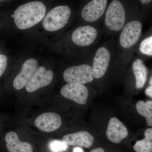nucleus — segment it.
I'll list each match as a JSON object with an SVG mask.
<instances>
[{"mask_svg":"<svg viewBox=\"0 0 152 152\" xmlns=\"http://www.w3.org/2000/svg\"><path fill=\"white\" fill-rule=\"evenodd\" d=\"M46 8L43 3L33 1L20 6L14 12V22L17 28L25 30L37 24L45 18Z\"/></svg>","mask_w":152,"mask_h":152,"instance_id":"nucleus-1","label":"nucleus"},{"mask_svg":"<svg viewBox=\"0 0 152 152\" xmlns=\"http://www.w3.org/2000/svg\"><path fill=\"white\" fill-rule=\"evenodd\" d=\"M124 7L119 0H113L106 11L104 27L109 33L116 34L120 32L126 23Z\"/></svg>","mask_w":152,"mask_h":152,"instance_id":"nucleus-2","label":"nucleus"},{"mask_svg":"<svg viewBox=\"0 0 152 152\" xmlns=\"http://www.w3.org/2000/svg\"><path fill=\"white\" fill-rule=\"evenodd\" d=\"M142 23L138 20H132L126 23L120 32L119 45L124 52H128L139 41L141 35Z\"/></svg>","mask_w":152,"mask_h":152,"instance_id":"nucleus-3","label":"nucleus"},{"mask_svg":"<svg viewBox=\"0 0 152 152\" xmlns=\"http://www.w3.org/2000/svg\"><path fill=\"white\" fill-rule=\"evenodd\" d=\"M71 10L67 6H59L50 10L44 18L43 26L48 31H55L64 28L70 18Z\"/></svg>","mask_w":152,"mask_h":152,"instance_id":"nucleus-4","label":"nucleus"},{"mask_svg":"<svg viewBox=\"0 0 152 152\" xmlns=\"http://www.w3.org/2000/svg\"><path fill=\"white\" fill-rule=\"evenodd\" d=\"M64 80L68 83L85 84L94 80L92 67L88 64L73 66L67 68L63 74Z\"/></svg>","mask_w":152,"mask_h":152,"instance_id":"nucleus-5","label":"nucleus"},{"mask_svg":"<svg viewBox=\"0 0 152 152\" xmlns=\"http://www.w3.org/2000/svg\"><path fill=\"white\" fill-rule=\"evenodd\" d=\"M99 30L93 26L87 25L75 29L71 36V39L75 45L82 47L90 46L97 41Z\"/></svg>","mask_w":152,"mask_h":152,"instance_id":"nucleus-6","label":"nucleus"},{"mask_svg":"<svg viewBox=\"0 0 152 152\" xmlns=\"http://www.w3.org/2000/svg\"><path fill=\"white\" fill-rule=\"evenodd\" d=\"M112 58V51L108 47L102 46L97 50L92 67L94 78H101L105 75Z\"/></svg>","mask_w":152,"mask_h":152,"instance_id":"nucleus-7","label":"nucleus"},{"mask_svg":"<svg viewBox=\"0 0 152 152\" xmlns=\"http://www.w3.org/2000/svg\"><path fill=\"white\" fill-rule=\"evenodd\" d=\"M107 5V0H92L82 10V18L88 23L96 22L103 15Z\"/></svg>","mask_w":152,"mask_h":152,"instance_id":"nucleus-8","label":"nucleus"},{"mask_svg":"<svg viewBox=\"0 0 152 152\" xmlns=\"http://www.w3.org/2000/svg\"><path fill=\"white\" fill-rule=\"evenodd\" d=\"M53 78V73L50 70H46L44 66L38 68L34 75L25 87L26 91L32 93L39 89L48 86Z\"/></svg>","mask_w":152,"mask_h":152,"instance_id":"nucleus-9","label":"nucleus"},{"mask_svg":"<svg viewBox=\"0 0 152 152\" xmlns=\"http://www.w3.org/2000/svg\"><path fill=\"white\" fill-rule=\"evenodd\" d=\"M61 93L63 96L80 104L86 103L88 91L84 85L78 83H68L62 88Z\"/></svg>","mask_w":152,"mask_h":152,"instance_id":"nucleus-10","label":"nucleus"},{"mask_svg":"<svg viewBox=\"0 0 152 152\" xmlns=\"http://www.w3.org/2000/svg\"><path fill=\"white\" fill-rule=\"evenodd\" d=\"M38 68V62L37 60L30 58L26 60L22 65L20 72L14 79V88L20 90L26 87Z\"/></svg>","mask_w":152,"mask_h":152,"instance_id":"nucleus-11","label":"nucleus"},{"mask_svg":"<svg viewBox=\"0 0 152 152\" xmlns=\"http://www.w3.org/2000/svg\"><path fill=\"white\" fill-rule=\"evenodd\" d=\"M36 126L40 130L45 132H51L61 126L62 120L58 114L52 112L41 114L34 121Z\"/></svg>","mask_w":152,"mask_h":152,"instance_id":"nucleus-12","label":"nucleus"},{"mask_svg":"<svg viewBox=\"0 0 152 152\" xmlns=\"http://www.w3.org/2000/svg\"><path fill=\"white\" fill-rule=\"evenodd\" d=\"M106 135L109 140L114 143L118 144L127 137L128 131L119 120L113 118L109 121Z\"/></svg>","mask_w":152,"mask_h":152,"instance_id":"nucleus-13","label":"nucleus"},{"mask_svg":"<svg viewBox=\"0 0 152 152\" xmlns=\"http://www.w3.org/2000/svg\"><path fill=\"white\" fill-rule=\"evenodd\" d=\"M94 137L86 131L77 132L66 135L63 137V141L69 145L78 146L89 148L92 145Z\"/></svg>","mask_w":152,"mask_h":152,"instance_id":"nucleus-14","label":"nucleus"},{"mask_svg":"<svg viewBox=\"0 0 152 152\" xmlns=\"http://www.w3.org/2000/svg\"><path fill=\"white\" fill-rule=\"evenodd\" d=\"M6 146L9 152H33V147L28 142L20 141L17 133L10 131L5 136Z\"/></svg>","mask_w":152,"mask_h":152,"instance_id":"nucleus-15","label":"nucleus"},{"mask_svg":"<svg viewBox=\"0 0 152 152\" xmlns=\"http://www.w3.org/2000/svg\"><path fill=\"white\" fill-rule=\"evenodd\" d=\"M132 68L135 78L136 88L137 89L142 88L147 81L148 69L142 60L137 58L133 62Z\"/></svg>","mask_w":152,"mask_h":152,"instance_id":"nucleus-16","label":"nucleus"},{"mask_svg":"<svg viewBox=\"0 0 152 152\" xmlns=\"http://www.w3.org/2000/svg\"><path fill=\"white\" fill-rule=\"evenodd\" d=\"M145 138L138 141L134 146L136 152H152V128L147 129L144 133Z\"/></svg>","mask_w":152,"mask_h":152,"instance_id":"nucleus-17","label":"nucleus"},{"mask_svg":"<svg viewBox=\"0 0 152 152\" xmlns=\"http://www.w3.org/2000/svg\"><path fill=\"white\" fill-rule=\"evenodd\" d=\"M137 111L141 115L145 118L147 124L152 126V101H139L136 106Z\"/></svg>","mask_w":152,"mask_h":152,"instance_id":"nucleus-18","label":"nucleus"},{"mask_svg":"<svg viewBox=\"0 0 152 152\" xmlns=\"http://www.w3.org/2000/svg\"><path fill=\"white\" fill-rule=\"evenodd\" d=\"M139 50L142 54L152 56V35L142 41L139 47Z\"/></svg>","mask_w":152,"mask_h":152,"instance_id":"nucleus-19","label":"nucleus"},{"mask_svg":"<svg viewBox=\"0 0 152 152\" xmlns=\"http://www.w3.org/2000/svg\"><path fill=\"white\" fill-rule=\"evenodd\" d=\"M49 146L52 152H63L66 151L69 145L63 141L54 140L50 142Z\"/></svg>","mask_w":152,"mask_h":152,"instance_id":"nucleus-20","label":"nucleus"},{"mask_svg":"<svg viewBox=\"0 0 152 152\" xmlns=\"http://www.w3.org/2000/svg\"><path fill=\"white\" fill-rule=\"evenodd\" d=\"M7 65V58L5 55H0V77L4 73Z\"/></svg>","mask_w":152,"mask_h":152,"instance_id":"nucleus-21","label":"nucleus"},{"mask_svg":"<svg viewBox=\"0 0 152 152\" xmlns=\"http://www.w3.org/2000/svg\"><path fill=\"white\" fill-rule=\"evenodd\" d=\"M146 95L148 96L152 99V86H150L148 87L145 91Z\"/></svg>","mask_w":152,"mask_h":152,"instance_id":"nucleus-22","label":"nucleus"},{"mask_svg":"<svg viewBox=\"0 0 152 152\" xmlns=\"http://www.w3.org/2000/svg\"><path fill=\"white\" fill-rule=\"evenodd\" d=\"M73 152H84L82 148L79 147H76L73 149Z\"/></svg>","mask_w":152,"mask_h":152,"instance_id":"nucleus-23","label":"nucleus"},{"mask_svg":"<svg viewBox=\"0 0 152 152\" xmlns=\"http://www.w3.org/2000/svg\"><path fill=\"white\" fill-rule=\"evenodd\" d=\"M143 5L148 4L151 3L152 0H140Z\"/></svg>","mask_w":152,"mask_h":152,"instance_id":"nucleus-24","label":"nucleus"},{"mask_svg":"<svg viewBox=\"0 0 152 152\" xmlns=\"http://www.w3.org/2000/svg\"><path fill=\"white\" fill-rule=\"evenodd\" d=\"M91 152H105L104 150L102 148H97L92 150Z\"/></svg>","mask_w":152,"mask_h":152,"instance_id":"nucleus-25","label":"nucleus"},{"mask_svg":"<svg viewBox=\"0 0 152 152\" xmlns=\"http://www.w3.org/2000/svg\"><path fill=\"white\" fill-rule=\"evenodd\" d=\"M149 84L151 85V86H152V75L150 77L149 82Z\"/></svg>","mask_w":152,"mask_h":152,"instance_id":"nucleus-26","label":"nucleus"},{"mask_svg":"<svg viewBox=\"0 0 152 152\" xmlns=\"http://www.w3.org/2000/svg\"><path fill=\"white\" fill-rule=\"evenodd\" d=\"M4 1V0H0V1Z\"/></svg>","mask_w":152,"mask_h":152,"instance_id":"nucleus-27","label":"nucleus"}]
</instances>
